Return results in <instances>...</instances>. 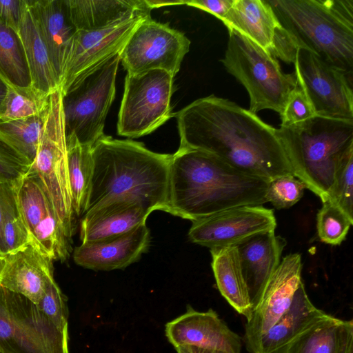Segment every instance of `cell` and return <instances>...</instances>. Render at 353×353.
I'll return each mask as SVG.
<instances>
[{
  "label": "cell",
  "mask_w": 353,
  "mask_h": 353,
  "mask_svg": "<svg viewBox=\"0 0 353 353\" xmlns=\"http://www.w3.org/2000/svg\"><path fill=\"white\" fill-rule=\"evenodd\" d=\"M153 211L141 202L118 199L87 211L81 221V243H92L116 238L145 223Z\"/></svg>",
  "instance_id": "cell-22"
},
{
  "label": "cell",
  "mask_w": 353,
  "mask_h": 353,
  "mask_svg": "<svg viewBox=\"0 0 353 353\" xmlns=\"http://www.w3.org/2000/svg\"><path fill=\"white\" fill-rule=\"evenodd\" d=\"M276 228L273 210L263 205H243L193 221L188 237L192 243L214 249L234 245L256 234L274 231Z\"/></svg>",
  "instance_id": "cell-16"
},
{
  "label": "cell",
  "mask_w": 353,
  "mask_h": 353,
  "mask_svg": "<svg viewBox=\"0 0 353 353\" xmlns=\"http://www.w3.org/2000/svg\"><path fill=\"white\" fill-rule=\"evenodd\" d=\"M324 313L311 302L302 281L290 307L259 338L252 353H287L293 340Z\"/></svg>",
  "instance_id": "cell-24"
},
{
  "label": "cell",
  "mask_w": 353,
  "mask_h": 353,
  "mask_svg": "<svg viewBox=\"0 0 353 353\" xmlns=\"http://www.w3.org/2000/svg\"><path fill=\"white\" fill-rule=\"evenodd\" d=\"M278 134L294 176L322 203L327 201L339 165L353 154V121L315 115L280 126Z\"/></svg>",
  "instance_id": "cell-5"
},
{
  "label": "cell",
  "mask_w": 353,
  "mask_h": 353,
  "mask_svg": "<svg viewBox=\"0 0 353 353\" xmlns=\"http://www.w3.org/2000/svg\"><path fill=\"white\" fill-rule=\"evenodd\" d=\"M46 112L25 119L0 121V138L31 165L36 157Z\"/></svg>",
  "instance_id": "cell-31"
},
{
  "label": "cell",
  "mask_w": 353,
  "mask_h": 353,
  "mask_svg": "<svg viewBox=\"0 0 353 353\" xmlns=\"http://www.w3.org/2000/svg\"><path fill=\"white\" fill-rule=\"evenodd\" d=\"M287 353H353V321L325 312L293 340Z\"/></svg>",
  "instance_id": "cell-25"
},
{
  "label": "cell",
  "mask_w": 353,
  "mask_h": 353,
  "mask_svg": "<svg viewBox=\"0 0 353 353\" xmlns=\"http://www.w3.org/2000/svg\"><path fill=\"white\" fill-rule=\"evenodd\" d=\"M150 15V11H140L102 29L77 30L63 72L62 94L120 54L137 26Z\"/></svg>",
  "instance_id": "cell-12"
},
{
  "label": "cell",
  "mask_w": 353,
  "mask_h": 353,
  "mask_svg": "<svg viewBox=\"0 0 353 353\" xmlns=\"http://www.w3.org/2000/svg\"><path fill=\"white\" fill-rule=\"evenodd\" d=\"M234 1V0H185L184 5L209 12L222 21Z\"/></svg>",
  "instance_id": "cell-42"
},
{
  "label": "cell",
  "mask_w": 353,
  "mask_h": 353,
  "mask_svg": "<svg viewBox=\"0 0 353 353\" xmlns=\"http://www.w3.org/2000/svg\"><path fill=\"white\" fill-rule=\"evenodd\" d=\"M190 46V41L183 32L150 15L130 35L120 53V61L129 74L163 70L174 77Z\"/></svg>",
  "instance_id": "cell-11"
},
{
  "label": "cell",
  "mask_w": 353,
  "mask_h": 353,
  "mask_svg": "<svg viewBox=\"0 0 353 353\" xmlns=\"http://www.w3.org/2000/svg\"><path fill=\"white\" fill-rule=\"evenodd\" d=\"M299 48L353 77V0H268Z\"/></svg>",
  "instance_id": "cell-4"
},
{
  "label": "cell",
  "mask_w": 353,
  "mask_h": 353,
  "mask_svg": "<svg viewBox=\"0 0 353 353\" xmlns=\"http://www.w3.org/2000/svg\"><path fill=\"white\" fill-rule=\"evenodd\" d=\"M221 61L246 89L250 111L256 114L268 109L281 115L296 85L294 72L285 73L277 59L234 30L229 31L227 48Z\"/></svg>",
  "instance_id": "cell-6"
},
{
  "label": "cell",
  "mask_w": 353,
  "mask_h": 353,
  "mask_svg": "<svg viewBox=\"0 0 353 353\" xmlns=\"http://www.w3.org/2000/svg\"><path fill=\"white\" fill-rule=\"evenodd\" d=\"M0 74L12 86L32 87L23 45L17 30L0 21Z\"/></svg>",
  "instance_id": "cell-30"
},
{
  "label": "cell",
  "mask_w": 353,
  "mask_h": 353,
  "mask_svg": "<svg viewBox=\"0 0 353 353\" xmlns=\"http://www.w3.org/2000/svg\"><path fill=\"white\" fill-rule=\"evenodd\" d=\"M41 181L59 219L72 238L74 212L69 181L62 93L49 97L48 108L36 157L29 170Z\"/></svg>",
  "instance_id": "cell-7"
},
{
  "label": "cell",
  "mask_w": 353,
  "mask_h": 353,
  "mask_svg": "<svg viewBox=\"0 0 353 353\" xmlns=\"http://www.w3.org/2000/svg\"><path fill=\"white\" fill-rule=\"evenodd\" d=\"M305 185L294 175H284L269 181L265 199L276 209L289 208L303 196Z\"/></svg>",
  "instance_id": "cell-34"
},
{
  "label": "cell",
  "mask_w": 353,
  "mask_h": 353,
  "mask_svg": "<svg viewBox=\"0 0 353 353\" xmlns=\"http://www.w3.org/2000/svg\"><path fill=\"white\" fill-rule=\"evenodd\" d=\"M286 244L285 239L276 235L274 231H268L252 235L234 245L252 311L259 303L268 280L279 265Z\"/></svg>",
  "instance_id": "cell-21"
},
{
  "label": "cell",
  "mask_w": 353,
  "mask_h": 353,
  "mask_svg": "<svg viewBox=\"0 0 353 353\" xmlns=\"http://www.w3.org/2000/svg\"><path fill=\"white\" fill-rule=\"evenodd\" d=\"M30 241L29 232L21 216L19 205L2 227L1 253L14 250Z\"/></svg>",
  "instance_id": "cell-39"
},
{
  "label": "cell",
  "mask_w": 353,
  "mask_h": 353,
  "mask_svg": "<svg viewBox=\"0 0 353 353\" xmlns=\"http://www.w3.org/2000/svg\"><path fill=\"white\" fill-rule=\"evenodd\" d=\"M174 76L163 70L127 74L118 114L117 134L138 138L154 132L171 117Z\"/></svg>",
  "instance_id": "cell-10"
},
{
  "label": "cell",
  "mask_w": 353,
  "mask_h": 353,
  "mask_svg": "<svg viewBox=\"0 0 353 353\" xmlns=\"http://www.w3.org/2000/svg\"><path fill=\"white\" fill-rule=\"evenodd\" d=\"M28 3L60 89L64 67L77 30L70 19L65 0H28Z\"/></svg>",
  "instance_id": "cell-23"
},
{
  "label": "cell",
  "mask_w": 353,
  "mask_h": 353,
  "mask_svg": "<svg viewBox=\"0 0 353 353\" xmlns=\"http://www.w3.org/2000/svg\"><path fill=\"white\" fill-rule=\"evenodd\" d=\"M10 85L0 74V107L4 101Z\"/></svg>",
  "instance_id": "cell-44"
},
{
  "label": "cell",
  "mask_w": 353,
  "mask_h": 353,
  "mask_svg": "<svg viewBox=\"0 0 353 353\" xmlns=\"http://www.w3.org/2000/svg\"><path fill=\"white\" fill-rule=\"evenodd\" d=\"M185 0H175V1H159V0H145L146 6L150 10L153 8L168 6H179L184 5Z\"/></svg>",
  "instance_id": "cell-43"
},
{
  "label": "cell",
  "mask_w": 353,
  "mask_h": 353,
  "mask_svg": "<svg viewBox=\"0 0 353 353\" xmlns=\"http://www.w3.org/2000/svg\"><path fill=\"white\" fill-rule=\"evenodd\" d=\"M352 224L353 219L331 200L323 203L316 215L318 236L321 241L327 244L340 245Z\"/></svg>",
  "instance_id": "cell-33"
},
{
  "label": "cell",
  "mask_w": 353,
  "mask_h": 353,
  "mask_svg": "<svg viewBox=\"0 0 353 353\" xmlns=\"http://www.w3.org/2000/svg\"><path fill=\"white\" fill-rule=\"evenodd\" d=\"M50 95L33 87L19 88L10 85L0 107V121L21 119L45 112Z\"/></svg>",
  "instance_id": "cell-32"
},
{
  "label": "cell",
  "mask_w": 353,
  "mask_h": 353,
  "mask_svg": "<svg viewBox=\"0 0 353 353\" xmlns=\"http://www.w3.org/2000/svg\"><path fill=\"white\" fill-rule=\"evenodd\" d=\"M177 353H192L189 346H179L175 347Z\"/></svg>",
  "instance_id": "cell-46"
},
{
  "label": "cell",
  "mask_w": 353,
  "mask_h": 353,
  "mask_svg": "<svg viewBox=\"0 0 353 353\" xmlns=\"http://www.w3.org/2000/svg\"><path fill=\"white\" fill-rule=\"evenodd\" d=\"M316 115L314 108L303 88L298 83L291 92L281 116V127L301 123Z\"/></svg>",
  "instance_id": "cell-37"
},
{
  "label": "cell",
  "mask_w": 353,
  "mask_h": 353,
  "mask_svg": "<svg viewBox=\"0 0 353 353\" xmlns=\"http://www.w3.org/2000/svg\"><path fill=\"white\" fill-rule=\"evenodd\" d=\"M222 22L276 59L294 63L299 47L282 26L268 0H234Z\"/></svg>",
  "instance_id": "cell-15"
},
{
  "label": "cell",
  "mask_w": 353,
  "mask_h": 353,
  "mask_svg": "<svg viewBox=\"0 0 353 353\" xmlns=\"http://www.w3.org/2000/svg\"><path fill=\"white\" fill-rule=\"evenodd\" d=\"M37 306L57 328L68 331L69 312L67 297L55 280L48 285Z\"/></svg>",
  "instance_id": "cell-36"
},
{
  "label": "cell",
  "mask_w": 353,
  "mask_h": 353,
  "mask_svg": "<svg viewBox=\"0 0 353 353\" xmlns=\"http://www.w3.org/2000/svg\"><path fill=\"white\" fill-rule=\"evenodd\" d=\"M70 19L77 30L105 28L140 11H150L145 0H65Z\"/></svg>",
  "instance_id": "cell-26"
},
{
  "label": "cell",
  "mask_w": 353,
  "mask_h": 353,
  "mask_svg": "<svg viewBox=\"0 0 353 353\" xmlns=\"http://www.w3.org/2000/svg\"><path fill=\"white\" fill-rule=\"evenodd\" d=\"M28 0H0V21L18 31Z\"/></svg>",
  "instance_id": "cell-41"
},
{
  "label": "cell",
  "mask_w": 353,
  "mask_h": 353,
  "mask_svg": "<svg viewBox=\"0 0 353 353\" xmlns=\"http://www.w3.org/2000/svg\"><path fill=\"white\" fill-rule=\"evenodd\" d=\"M192 353H228L223 351L189 346Z\"/></svg>",
  "instance_id": "cell-45"
},
{
  "label": "cell",
  "mask_w": 353,
  "mask_h": 353,
  "mask_svg": "<svg viewBox=\"0 0 353 353\" xmlns=\"http://www.w3.org/2000/svg\"><path fill=\"white\" fill-rule=\"evenodd\" d=\"M294 64L296 81L316 115L353 121V77L303 48L298 49Z\"/></svg>",
  "instance_id": "cell-13"
},
{
  "label": "cell",
  "mask_w": 353,
  "mask_h": 353,
  "mask_svg": "<svg viewBox=\"0 0 353 353\" xmlns=\"http://www.w3.org/2000/svg\"><path fill=\"white\" fill-rule=\"evenodd\" d=\"M217 288L228 303L248 319L252 307L237 249L234 245L210 249Z\"/></svg>",
  "instance_id": "cell-27"
},
{
  "label": "cell",
  "mask_w": 353,
  "mask_h": 353,
  "mask_svg": "<svg viewBox=\"0 0 353 353\" xmlns=\"http://www.w3.org/2000/svg\"><path fill=\"white\" fill-rule=\"evenodd\" d=\"M119 62L120 54L62 94L66 136L73 135L81 144L92 147L104 135L105 118L115 97Z\"/></svg>",
  "instance_id": "cell-9"
},
{
  "label": "cell",
  "mask_w": 353,
  "mask_h": 353,
  "mask_svg": "<svg viewBox=\"0 0 353 353\" xmlns=\"http://www.w3.org/2000/svg\"><path fill=\"white\" fill-rule=\"evenodd\" d=\"M303 263L299 253L283 258L268 280L256 307L245 324L244 342L252 353L259 338L283 315L291 305L301 279Z\"/></svg>",
  "instance_id": "cell-17"
},
{
  "label": "cell",
  "mask_w": 353,
  "mask_h": 353,
  "mask_svg": "<svg viewBox=\"0 0 353 353\" xmlns=\"http://www.w3.org/2000/svg\"><path fill=\"white\" fill-rule=\"evenodd\" d=\"M92 154L93 170L85 213L122 198L138 201L152 211L169 213L172 154L154 152L143 143L105 134L92 146Z\"/></svg>",
  "instance_id": "cell-3"
},
{
  "label": "cell",
  "mask_w": 353,
  "mask_h": 353,
  "mask_svg": "<svg viewBox=\"0 0 353 353\" xmlns=\"http://www.w3.org/2000/svg\"><path fill=\"white\" fill-rule=\"evenodd\" d=\"M165 333L174 347L194 346L241 353V339L212 309L199 312L188 305L184 314L166 323Z\"/></svg>",
  "instance_id": "cell-19"
},
{
  "label": "cell",
  "mask_w": 353,
  "mask_h": 353,
  "mask_svg": "<svg viewBox=\"0 0 353 353\" xmlns=\"http://www.w3.org/2000/svg\"><path fill=\"white\" fill-rule=\"evenodd\" d=\"M17 207L16 182L0 181V253L3 250V225L7 218Z\"/></svg>",
  "instance_id": "cell-40"
},
{
  "label": "cell",
  "mask_w": 353,
  "mask_h": 353,
  "mask_svg": "<svg viewBox=\"0 0 353 353\" xmlns=\"http://www.w3.org/2000/svg\"><path fill=\"white\" fill-rule=\"evenodd\" d=\"M69 181L74 214L83 215L88 199L92 170V147L81 144L73 135L66 136Z\"/></svg>",
  "instance_id": "cell-29"
},
{
  "label": "cell",
  "mask_w": 353,
  "mask_h": 353,
  "mask_svg": "<svg viewBox=\"0 0 353 353\" xmlns=\"http://www.w3.org/2000/svg\"><path fill=\"white\" fill-rule=\"evenodd\" d=\"M31 164L0 138V181L17 182L28 172Z\"/></svg>",
  "instance_id": "cell-38"
},
{
  "label": "cell",
  "mask_w": 353,
  "mask_h": 353,
  "mask_svg": "<svg viewBox=\"0 0 353 353\" xmlns=\"http://www.w3.org/2000/svg\"><path fill=\"white\" fill-rule=\"evenodd\" d=\"M16 194L30 242L53 261H65L72 250V238L65 231L38 176L28 171L16 182Z\"/></svg>",
  "instance_id": "cell-14"
},
{
  "label": "cell",
  "mask_w": 353,
  "mask_h": 353,
  "mask_svg": "<svg viewBox=\"0 0 353 353\" xmlns=\"http://www.w3.org/2000/svg\"><path fill=\"white\" fill-rule=\"evenodd\" d=\"M174 117L180 148L209 153L268 181L294 175L278 129L233 101L212 94L194 101Z\"/></svg>",
  "instance_id": "cell-1"
},
{
  "label": "cell",
  "mask_w": 353,
  "mask_h": 353,
  "mask_svg": "<svg viewBox=\"0 0 353 353\" xmlns=\"http://www.w3.org/2000/svg\"><path fill=\"white\" fill-rule=\"evenodd\" d=\"M268 183L209 153L179 148L170 164L169 213L193 222L235 207L263 205Z\"/></svg>",
  "instance_id": "cell-2"
},
{
  "label": "cell",
  "mask_w": 353,
  "mask_h": 353,
  "mask_svg": "<svg viewBox=\"0 0 353 353\" xmlns=\"http://www.w3.org/2000/svg\"><path fill=\"white\" fill-rule=\"evenodd\" d=\"M18 32L22 41L32 79V87L50 95L59 89L48 52L38 24L28 6Z\"/></svg>",
  "instance_id": "cell-28"
},
{
  "label": "cell",
  "mask_w": 353,
  "mask_h": 353,
  "mask_svg": "<svg viewBox=\"0 0 353 353\" xmlns=\"http://www.w3.org/2000/svg\"><path fill=\"white\" fill-rule=\"evenodd\" d=\"M57 328L26 297L0 286V353H70Z\"/></svg>",
  "instance_id": "cell-8"
},
{
  "label": "cell",
  "mask_w": 353,
  "mask_h": 353,
  "mask_svg": "<svg viewBox=\"0 0 353 353\" xmlns=\"http://www.w3.org/2000/svg\"><path fill=\"white\" fill-rule=\"evenodd\" d=\"M328 200L336 203L353 219V154L339 165Z\"/></svg>",
  "instance_id": "cell-35"
},
{
  "label": "cell",
  "mask_w": 353,
  "mask_h": 353,
  "mask_svg": "<svg viewBox=\"0 0 353 353\" xmlns=\"http://www.w3.org/2000/svg\"><path fill=\"white\" fill-rule=\"evenodd\" d=\"M150 244V232L145 223L116 238L81 243L73 252L76 264L93 270L123 269L138 261Z\"/></svg>",
  "instance_id": "cell-20"
},
{
  "label": "cell",
  "mask_w": 353,
  "mask_h": 353,
  "mask_svg": "<svg viewBox=\"0 0 353 353\" xmlns=\"http://www.w3.org/2000/svg\"><path fill=\"white\" fill-rule=\"evenodd\" d=\"M52 262L30 241L0 253V286L37 305L54 280Z\"/></svg>",
  "instance_id": "cell-18"
}]
</instances>
